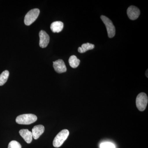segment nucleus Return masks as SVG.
<instances>
[{
  "label": "nucleus",
  "mask_w": 148,
  "mask_h": 148,
  "mask_svg": "<svg viewBox=\"0 0 148 148\" xmlns=\"http://www.w3.org/2000/svg\"><path fill=\"white\" fill-rule=\"evenodd\" d=\"M37 120L36 116L31 114L20 115L18 116L16 119V123L19 124H31L34 123Z\"/></svg>",
  "instance_id": "f257e3e1"
},
{
  "label": "nucleus",
  "mask_w": 148,
  "mask_h": 148,
  "mask_svg": "<svg viewBox=\"0 0 148 148\" xmlns=\"http://www.w3.org/2000/svg\"><path fill=\"white\" fill-rule=\"evenodd\" d=\"M127 14L130 19L134 20L137 19L140 16V10L135 6H130L127 8Z\"/></svg>",
  "instance_id": "0eeeda50"
},
{
  "label": "nucleus",
  "mask_w": 148,
  "mask_h": 148,
  "mask_svg": "<svg viewBox=\"0 0 148 148\" xmlns=\"http://www.w3.org/2000/svg\"><path fill=\"white\" fill-rule=\"evenodd\" d=\"M40 47L42 48L46 47L49 44L50 40V38L48 34L45 31L42 30L39 33Z\"/></svg>",
  "instance_id": "423d86ee"
},
{
  "label": "nucleus",
  "mask_w": 148,
  "mask_h": 148,
  "mask_svg": "<svg viewBox=\"0 0 148 148\" xmlns=\"http://www.w3.org/2000/svg\"><path fill=\"white\" fill-rule=\"evenodd\" d=\"M69 63L72 68L75 69L79 66L80 61L75 55L71 56L69 59Z\"/></svg>",
  "instance_id": "ddd939ff"
},
{
  "label": "nucleus",
  "mask_w": 148,
  "mask_h": 148,
  "mask_svg": "<svg viewBox=\"0 0 148 148\" xmlns=\"http://www.w3.org/2000/svg\"><path fill=\"white\" fill-rule=\"evenodd\" d=\"M45 131V127L42 125H39L35 126L32 130L33 138L35 140H37L39 138L40 135L43 134Z\"/></svg>",
  "instance_id": "1a4fd4ad"
},
{
  "label": "nucleus",
  "mask_w": 148,
  "mask_h": 148,
  "mask_svg": "<svg viewBox=\"0 0 148 148\" xmlns=\"http://www.w3.org/2000/svg\"><path fill=\"white\" fill-rule=\"evenodd\" d=\"M69 135V130L64 129L57 134L53 140V145L56 148H58L62 146Z\"/></svg>",
  "instance_id": "f03ea898"
},
{
  "label": "nucleus",
  "mask_w": 148,
  "mask_h": 148,
  "mask_svg": "<svg viewBox=\"0 0 148 148\" xmlns=\"http://www.w3.org/2000/svg\"><path fill=\"white\" fill-rule=\"evenodd\" d=\"M38 9L35 8L29 11L26 14L24 18V23L27 26H29L33 24L36 20L40 14Z\"/></svg>",
  "instance_id": "20e7f679"
},
{
  "label": "nucleus",
  "mask_w": 148,
  "mask_h": 148,
  "mask_svg": "<svg viewBox=\"0 0 148 148\" xmlns=\"http://www.w3.org/2000/svg\"><path fill=\"white\" fill-rule=\"evenodd\" d=\"M53 67L56 72L58 73H65L67 71V68L65 63L61 59L53 62Z\"/></svg>",
  "instance_id": "6e6552de"
},
{
  "label": "nucleus",
  "mask_w": 148,
  "mask_h": 148,
  "mask_svg": "<svg viewBox=\"0 0 148 148\" xmlns=\"http://www.w3.org/2000/svg\"><path fill=\"white\" fill-rule=\"evenodd\" d=\"M101 18L106 25L108 37L110 38H112L114 36L116 33L115 28L112 22L108 17L104 15H102Z\"/></svg>",
  "instance_id": "39448f33"
},
{
  "label": "nucleus",
  "mask_w": 148,
  "mask_h": 148,
  "mask_svg": "<svg viewBox=\"0 0 148 148\" xmlns=\"http://www.w3.org/2000/svg\"><path fill=\"white\" fill-rule=\"evenodd\" d=\"M9 76V72L8 71H5L2 72L0 75V86L3 85L6 82Z\"/></svg>",
  "instance_id": "4468645a"
},
{
  "label": "nucleus",
  "mask_w": 148,
  "mask_h": 148,
  "mask_svg": "<svg viewBox=\"0 0 148 148\" xmlns=\"http://www.w3.org/2000/svg\"><path fill=\"white\" fill-rule=\"evenodd\" d=\"M100 148H115V146L112 143L107 142L101 144Z\"/></svg>",
  "instance_id": "dca6fc26"
},
{
  "label": "nucleus",
  "mask_w": 148,
  "mask_h": 148,
  "mask_svg": "<svg viewBox=\"0 0 148 148\" xmlns=\"http://www.w3.org/2000/svg\"><path fill=\"white\" fill-rule=\"evenodd\" d=\"M148 102V96L145 92H141L138 94L136 98V106L140 111H144L145 110Z\"/></svg>",
  "instance_id": "7ed1b4c3"
},
{
  "label": "nucleus",
  "mask_w": 148,
  "mask_h": 148,
  "mask_svg": "<svg viewBox=\"0 0 148 148\" xmlns=\"http://www.w3.org/2000/svg\"><path fill=\"white\" fill-rule=\"evenodd\" d=\"M19 133L25 142L28 144L32 143L33 135L32 132L28 129H21L19 130Z\"/></svg>",
  "instance_id": "9d476101"
},
{
  "label": "nucleus",
  "mask_w": 148,
  "mask_h": 148,
  "mask_svg": "<svg viewBox=\"0 0 148 148\" xmlns=\"http://www.w3.org/2000/svg\"><path fill=\"white\" fill-rule=\"evenodd\" d=\"M64 24L60 21H54L51 24V29L53 33H59L61 32L64 28Z\"/></svg>",
  "instance_id": "9b49d317"
},
{
  "label": "nucleus",
  "mask_w": 148,
  "mask_h": 148,
  "mask_svg": "<svg viewBox=\"0 0 148 148\" xmlns=\"http://www.w3.org/2000/svg\"><path fill=\"white\" fill-rule=\"evenodd\" d=\"M95 46L94 45L89 43L83 44L82 45L81 47L78 48V52L80 53H83L86 52L87 51L91 50L94 48Z\"/></svg>",
  "instance_id": "f8f14e48"
},
{
  "label": "nucleus",
  "mask_w": 148,
  "mask_h": 148,
  "mask_svg": "<svg viewBox=\"0 0 148 148\" xmlns=\"http://www.w3.org/2000/svg\"><path fill=\"white\" fill-rule=\"evenodd\" d=\"M8 148H21V146L18 142L13 140L9 144Z\"/></svg>",
  "instance_id": "2eb2a0df"
}]
</instances>
